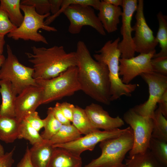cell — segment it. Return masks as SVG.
I'll return each instance as SVG.
<instances>
[{
    "label": "cell",
    "instance_id": "obj_1",
    "mask_svg": "<svg viewBox=\"0 0 167 167\" xmlns=\"http://www.w3.org/2000/svg\"><path fill=\"white\" fill-rule=\"evenodd\" d=\"M75 52L81 90L98 102L110 105V84L106 65L93 59L83 41L78 42Z\"/></svg>",
    "mask_w": 167,
    "mask_h": 167
},
{
    "label": "cell",
    "instance_id": "obj_2",
    "mask_svg": "<svg viewBox=\"0 0 167 167\" xmlns=\"http://www.w3.org/2000/svg\"><path fill=\"white\" fill-rule=\"evenodd\" d=\"M31 49L32 53L25 54L33 65V78L35 80L51 79L69 67L77 66L75 52H67L62 46L48 48L33 46Z\"/></svg>",
    "mask_w": 167,
    "mask_h": 167
},
{
    "label": "cell",
    "instance_id": "obj_3",
    "mask_svg": "<svg viewBox=\"0 0 167 167\" xmlns=\"http://www.w3.org/2000/svg\"><path fill=\"white\" fill-rule=\"evenodd\" d=\"M120 41L119 37L114 41H108L93 55L95 60L104 63L107 66L111 101L117 100L123 96H131L138 86L135 84H124L120 77L119 59L121 54L118 47Z\"/></svg>",
    "mask_w": 167,
    "mask_h": 167
},
{
    "label": "cell",
    "instance_id": "obj_4",
    "mask_svg": "<svg viewBox=\"0 0 167 167\" xmlns=\"http://www.w3.org/2000/svg\"><path fill=\"white\" fill-rule=\"evenodd\" d=\"M133 142V132L129 126L119 136L101 142V155L84 167H125L123 161L132 148Z\"/></svg>",
    "mask_w": 167,
    "mask_h": 167
},
{
    "label": "cell",
    "instance_id": "obj_5",
    "mask_svg": "<svg viewBox=\"0 0 167 167\" xmlns=\"http://www.w3.org/2000/svg\"><path fill=\"white\" fill-rule=\"evenodd\" d=\"M77 66H71L58 76L48 79L36 80L42 89V104L71 96L81 90Z\"/></svg>",
    "mask_w": 167,
    "mask_h": 167
},
{
    "label": "cell",
    "instance_id": "obj_6",
    "mask_svg": "<svg viewBox=\"0 0 167 167\" xmlns=\"http://www.w3.org/2000/svg\"><path fill=\"white\" fill-rule=\"evenodd\" d=\"M20 9L24 13L23 20L19 27L7 34V37L15 40L21 39L48 44L46 38L38 31L40 29L49 32L57 31L55 28L44 23L45 19L50 16L51 13L41 15L36 12L33 6L22 4Z\"/></svg>",
    "mask_w": 167,
    "mask_h": 167
},
{
    "label": "cell",
    "instance_id": "obj_7",
    "mask_svg": "<svg viewBox=\"0 0 167 167\" xmlns=\"http://www.w3.org/2000/svg\"><path fill=\"white\" fill-rule=\"evenodd\" d=\"M6 49L7 57L0 69V80L10 81L14 92L17 95L29 86H38L33 78V68L20 62L8 44Z\"/></svg>",
    "mask_w": 167,
    "mask_h": 167
},
{
    "label": "cell",
    "instance_id": "obj_8",
    "mask_svg": "<svg viewBox=\"0 0 167 167\" xmlns=\"http://www.w3.org/2000/svg\"><path fill=\"white\" fill-rule=\"evenodd\" d=\"M123 120L130 126L133 133V146L129 152L128 156L143 153L149 148L153 127V119L140 115L131 108L124 114Z\"/></svg>",
    "mask_w": 167,
    "mask_h": 167
},
{
    "label": "cell",
    "instance_id": "obj_9",
    "mask_svg": "<svg viewBox=\"0 0 167 167\" xmlns=\"http://www.w3.org/2000/svg\"><path fill=\"white\" fill-rule=\"evenodd\" d=\"M63 13L70 21L68 31L70 33L79 34L83 27L88 26L94 29L101 35H106L101 23L91 6L79 4H71Z\"/></svg>",
    "mask_w": 167,
    "mask_h": 167
},
{
    "label": "cell",
    "instance_id": "obj_10",
    "mask_svg": "<svg viewBox=\"0 0 167 167\" xmlns=\"http://www.w3.org/2000/svg\"><path fill=\"white\" fill-rule=\"evenodd\" d=\"M140 76L148 85L149 96L144 103L132 109L140 115L153 119L157 104L167 90V76L154 72L143 73Z\"/></svg>",
    "mask_w": 167,
    "mask_h": 167
},
{
    "label": "cell",
    "instance_id": "obj_11",
    "mask_svg": "<svg viewBox=\"0 0 167 167\" xmlns=\"http://www.w3.org/2000/svg\"><path fill=\"white\" fill-rule=\"evenodd\" d=\"M143 0H139L135 15L136 22L132 27L135 32L133 37L135 52L147 54L156 50L158 44L152 31L148 25L144 14Z\"/></svg>",
    "mask_w": 167,
    "mask_h": 167
},
{
    "label": "cell",
    "instance_id": "obj_12",
    "mask_svg": "<svg viewBox=\"0 0 167 167\" xmlns=\"http://www.w3.org/2000/svg\"><path fill=\"white\" fill-rule=\"evenodd\" d=\"M129 126L123 129L119 128L109 131H101L98 129L82 136L71 142L53 145L54 148L66 149L75 155L80 156L86 150L92 151L99 143L118 137L126 131Z\"/></svg>",
    "mask_w": 167,
    "mask_h": 167
},
{
    "label": "cell",
    "instance_id": "obj_13",
    "mask_svg": "<svg viewBox=\"0 0 167 167\" xmlns=\"http://www.w3.org/2000/svg\"><path fill=\"white\" fill-rule=\"evenodd\" d=\"M138 2L137 0H123L121 28L122 39L118 45L121 54V58H129L135 56V51L132 36L134 29L131 23L133 15L137 9Z\"/></svg>",
    "mask_w": 167,
    "mask_h": 167
},
{
    "label": "cell",
    "instance_id": "obj_14",
    "mask_svg": "<svg viewBox=\"0 0 167 167\" xmlns=\"http://www.w3.org/2000/svg\"><path fill=\"white\" fill-rule=\"evenodd\" d=\"M156 50L147 54H140L136 57L129 58L119 59V75L122 81L128 84L135 77L142 73L153 72L151 61Z\"/></svg>",
    "mask_w": 167,
    "mask_h": 167
},
{
    "label": "cell",
    "instance_id": "obj_15",
    "mask_svg": "<svg viewBox=\"0 0 167 167\" xmlns=\"http://www.w3.org/2000/svg\"><path fill=\"white\" fill-rule=\"evenodd\" d=\"M42 89L38 86H29L25 88L16 98L15 117L20 122L30 113L36 111L42 104Z\"/></svg>",
    "mask_w": 167,
    "mask_h": 167
},
{
    "label": "cell",
    "instance_id": "obj_16",
    "mask_svg": "<svg viewBox=\"0 0 167 167\" xmlns=\"http://www.w3.org/2000/svg\"><path fill=\"white\" fill-rule=\"evenodd\" d=\"M84 109L92 124L97 129L109 131L119 128L124 125V121L119 116L111 117L99 104L92 103Z\"/></svg>",
    "mask_w": 167,
    "mask_h": 167
},
{
    "label": "cell",
    "instance_id": "obj_17",
    "mask_svg": "<svg viewBox=\"0 0 167 167\" xmlns=\"http://www.w3.org/2000/svg\"><path fill=\"white\" fill-rule=\"evenodd\" d=\"M98 17L105 30L109 33L116 31L122 11L120 6H116L101 1Z\"/></svg>",
    "mask_w": 167,
    "mask_h": 167
},
{
    "label": "cell",
    "instance_id": "obj_18",
    "mask_svg": "<svg viewBox=\"0 0 167 167\" xmlns=\"http://www.w3.org/2000/svg\"><path fill=\"white\" fill-rule=\"evenodd\" d=\"M0 94L2 98L0 115L15 117V105L17 95L14 92L10 81L0 80Z\"/></svg>",
    "mask_w": 167,
    "mask_h": 167
},
{
    "label": "cell",
    "instance_id": "obj_19",
    "mask_svg": "<svg viewBox=\"0 0 167 167\" xmlns=\"http://www.w3.org/2000/svg\"><path fill=\"white\" fill-rule=\"evenodd\" d=\"M80 156L61 148H55L48 167H81Z\"/></svg>",
    "mask_w": 167,
    "mask_h": 167
},
{
    "label": "cell",
    "instance_id": "obj_20",
    "mask_svg": "<svg viewBox=\"0 0 167 167\" xmlns=\"http://www.w3.org/2000/svg\"><path fill=\"white\" fill-rule=\"evenodd\" d=\"M55 148L45 140L29 148L30 158L34 167H48Z\"/></svg>",
    "mask_w": 167,
    "mask_h": 167
},
{
    "label": "cell",
    "instance_id": "obj_21",
    "mask_svg": "<svg viewBox=\"0 0 167 167\" xmlns=\"http://www.w3.org/2000/svg\"><path fill=\"white\" fill-rule=\"evenodd\" d=\"M20 123L15 117L0 115V140L8 143L18 139Z\"/></svg>",
    "mask_w": 167,
    "mask_h": 167
},
{
    "label": "cell",
    "instance_id": "obj_22",
    "mask_svg": "<svg viewBox=\"0 0 167 167\" xmlns=\"http://www.w3.org/2000/svg\"><path fill=\"white\" fill-rule=\"evenodd\" d=\"M82 136V134L72 124L62 125L58 132L46 141L53 145L69 143Z\"/></svg>",
    "mask_w": 167,
    "mask_h": 167
},
{
    "label": "cell",
    "instance_id": "obj_23",
    "mask_svg": "<svg viewBox=\"0 0 167 167\" xmlns=\"http://www.w3.org/2000/svg\"><path fill=\"white\" fill-rule=\"evenodd\" d=\"M21 0H1L0 8L6 14L12 23L17 28L22 24L24 16L21 12Z\"/></svg>",
    "mask_w": 167,
    "mask_h": 167
},
{
    "label": "cell",
    "instance_id": "obj_24",
    "mask_svg": "<svg viewBox=\"0 0 167 167\" xmlns=\"http://www.w3.org/2000/svg\"><path fill=\"white\" fill-rule=\"evenodd\" d=\"M127 167H164L148 149L143 153L138 154L126 159Z\"/></svg>",
    "mask_w": 167,
    "mask_h": 167
},
{
    "label": "cell",
    "instance_id": "obj_25",
    "mask_svg": "<svg viewBox=\"0 0 167 167\" xmlns=\"http://www.w3.org/2000/svg\"><path fill=\"white\" fill-rule=\"evenodd\" d=\"M72 122L82 135H85L98 129L92 125L84 109L78 105L75 106Z\"/></svg>",
    "mask_w": 167,
    "mask_h": 167
},
{
    "label": "cell",
    "instance_id": "obj_26",
    "mask_svg": "<svg viewBox=\"0 0 167 167\" xmlns=\"http://www.w3.org/2000/svg\"><path fill=\"white\" fill-rule=\"evenodd\" d=\"M159 23V28L156 37L161 50L159 52L156 53L153 58L167 56V16L161 11L157 15Z\"/></svg>",
    "mask_w": 167,
    "mask_h": 167
},
{
    "label": "cell",
    "instance_id": "obj_27",
    "mask_svg": "<svg viewBox=\"0 0 167 167\" xmlns=\"http://www.w3.org/2000/svg\"><path fill=\"white\" fill-rule=\"evenodd\" d=\"M152 137L167 141V120L159 108L154 112Z\"/></svg>",
    "mask_w": 167,
    "mask_h": 167
},
{
    "label": "cell",
    "instance_id": "obj_28",
    "mask_svg": "<svg viewBox=\"0 0 167 167\" xmlns=\"http://www.w3.org/2000/svg\"><path fill=\"white\" fill-rule=\"evenodd\" d=\"M149 149L156 159L164 167H167V141L151 137Z\"/></svg>",
    "mask_w": 167,
    "mask_h": 167
},
{
    "label": "cell",
    "instance_id": "obj_29",
    "mask_svg": "<svg viewBox=\"0 0 167 167\" xmlns=\"http://www.w3.org/2000/svg\"><path fill=\"white\" fill-rule=\"evenodd\" d=\"M44 120V130L41 135L43 140L48 141L58 132L62 124L54 117L51 107L48 108L47 116Z\"/></svg>",
    "mask_w": 167,
    "mask_h": 167
},
{
    "label": "cell",
    "instance_id": "obj_30",
    "mask_svg": "<svg viewBox=\"0 0 167 167\" xmlns=\"http://www.w3.org/2000/svg\"><path fill=\"white\" fill-rule=\"evenodd\" d=\"M18 139L27 140L32 145L42 143L45 141L39 131L33 127L24 119L20 123Z\"/></svg>",
    "mask_w": 167,
    "mask_h": 167
},
{
    "label": "cell",
    "instance_id": "obj_31",
    "mask_svg": "<svg viewBox=\"0 0 167 167\" xmlns=\"http://www.w3.org/2000/svg\"><path fill=\"white\" fill-rule=\"evenodd\" d=\"M73 4H79L90 6L94 9L98 10L101 4V1L99 0H62L61 7L56 14L52 16V18L55 19L69 5Z\"/></svg>",
    "mask_w": 167,
    "mask_h": 167
},
{
    "label": "cell",
    "instance_id": "obj_32",
    "mask_svg": "<svg viewBox=\"0 0 167 167\" xmlns=\"http://www.w3.org/2000/svg\"><path fill=\"white\" fill-rule=\"evenodd\" d=\"M21 4L33 6L36 12L41 15L50 13L49 0H22Z\"/></svg>",
    "mask_w": 167,
    "mask_h": 167
},
{
    "label": "cell",
    "instance_id": "obj_33",
    "mask_svg": "<svg viewBox=\"0 0 167 167\" xmlns=\"http://www.w3.org/2000/svg\"><path fill=\"white\" fill-rule=\"evenodd\" d=\"M151 63L153 72L167 76V56L152 58Z\"/></svg>",
    "mask_w": 167,
    "mask_h": 167
},
{
    "label": "cell",
    "instance_id": "obj_34",
    "mask_svg": "<svg viewBox=\"0 0 167 167\" xmlns=\"http://www.w3.org/2000/svg\"><path fill=\"white\" fill-rule=\"evenodd\" d=\"M16 28L5 12L0 8V36H4Z\"/></svg>",
    "mask_w": 167,
    "mask_h": 167
},
{
    "label": "cell",
    "instance_id": "obj_35",
    "mask_svg": "<svg viewBox=\"0 0 167 167\" xmlns=\"http://www.w3.org/2000/svg\"><path fill=\"white\" fill-rule=\"evenodd\" d=\"M24 119L38 131L44 127V120L40 118L36 111L28 114Z\"/></svg>",
    "mask_w": 167,
    "mask_h": 167
},
{
    "label": "cell",
    "instance_id": "obj_36",
    "mask_svg": "<svg viewBox=\"0 0 167 167\" xmlns=\"http://www.w3.org/2000/svg\"><path fill=\"white\" fill-rule=\"evenodd\" d=\"M57 103L64 116L72 122L75 106L67 102H57Z\"/></svg>",
    "mask_w": 167,
    "mask_h": 167
},
{
    "label": "cell",
    "instance_id": "obj_37",
    "mask_svg": "<svg viewBox=\"0 0 167 167\" xmlns=\"http://www.w3.org/2000/svg\"><path fill=\"white\" fill-rule=\"evenodd\" d=\"M15 149L14 147L10 152L6 153L0 158V167H12L14 162L13 156Z\"/></svg>",
    "mask_w": 167,
    "mask_h": 167
},
{
    "label": "cell",
    "instance_id": "obj_38",
    "mask_svg": "<svg viewBox=\"0 0 167 167\" xmlns=\"http://www.w3.org/2000/svg\"><path fill=\"white\" fill-rule=\"evenodd\" d=\"M51 108L55 118L62 125H69L71 124V122L64 116L57 103L55 106L54 107H51Z\"/></svg>",
    "mask_w": 167,
    "mask_h": 167
},
{
    "label": "cell",
    "instance_id": "obj_39",
    "mask_svg": "<svg viewBox=\"0 0 167 167\" xmlns=\"http://www.w3.org/2000/svg\"><path fill=\"white\" fill-rule=\"evenodd\" d=\"M16 167H34L30 160L28 146H27L25 154Z\"/></svg>",
    "mask_w": 167,
    "mask_h": 167
},
{
    "label": "cell",
    "instance_id": "obj_40",
    "mask_svg": "<svg viewBox=\"0 0 167 167\" xmlns=\"http://www.w3.org/2000/svg\"><path fill=\"white\" fill-rule=\"evenodd\" d=\"M158 103L162 114L167 118V90L163 94Z\"/></svg>",
    "mask_w": 167,
    "mask_h": 167
},
{
    "label": "cell",
    "instance_id": "obj_41",
    "mask_svg": "<svg viewBox=\"0 0 167 167\" xmlns=\"http://www.w3.org/2000/svg\"><path fill=\"white\" fill-rule=\"evenodd\" d=\"M50 4V13L52 15L57 13L60 10L62 0H49Z\"/></svg>",
    "mask_w": 167,
    "mask_h": 167
},
{
    "label": "cell",
    "instance_id": "obj_42",
    "mask_svg": "<svg viewBox=\"0 0 167 167\" xmlns=\"http://www.w3.org/2000/svg\"><path fill=\"white\" fill-rule=\"evenodd\" d=\"M105 2L116 6H122L123 0H103Z\"/></svg>",
    "mask_w": 167,
    "mask_h": 167
},
{
    "label": "cell",
    "instance_id": "obj_43",
    "mask_svg": "<svg viewBox=\"0 0 167 167\" xmlns=\"http://www.w3.org/2000/svg\"><path fill=\"white\" fill-rule=\"evenodd\" d=\"M5 42L4 36H0V55H2Z\"/></svg>",
    "mask_w": 167,
    "mask_h": 167
},
{
    "label": "cell",
    "instance_id": "obj_44",
    "mask_svg": "<svg viewBox=\"0 0 167 167\" xmlns=\"http://www.w3.org/2000/svg\"><path fill=\"white\" fill-rule=\"evenodd\" d=\"M4 148L2 145L0 143V158L5 154Z\"/></svg>",
    "mask_w": 167,
    "mask_h": 167
},
{
    "label": "cell",
    "instance_id": "obj_45",
    "mask_svg": "<svg viewBox=\"0 0 167 167\" xmlns=\"http://www.w3.org/2000/svg\"><path fill=\"white\" fill-rule=\"evenodd\" d=\"M5 59L6 58L3 55H0V68L1 67L4 63Z\"/></svg>",
    "mask_w": 167,
    "mask_h": 167
},
{
    "label": "cell",
    "instance_id": "obj_46",
    "mask_svg": "<svg viewBox=\"0 0 167 167\" xmlns=\"http://www.w3.org/2000/svg\"><path fill=\"white\" fill-rule=\"evenodd\" d=\"M125 167H127L126 165Z\"/></svg>",
    "mask_w": 167,
    "mask_h": 167
},
{
    "label": "cell",
    "instance_id": "obj_47",
    "mask_svg": "<svg viewBox=\"0 0 167 167\" xmlns=\"http://www.w3.org/2000/svg\"></svg>",
    "mask_w": 167,
    "mask_h": 167
}]
</instances>
